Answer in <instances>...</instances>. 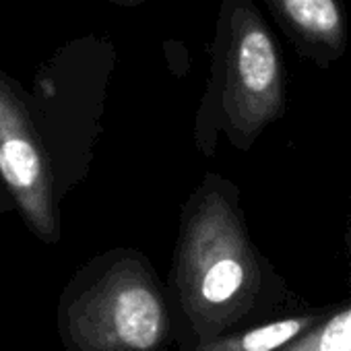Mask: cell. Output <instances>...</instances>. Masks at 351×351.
<instances>
[{
  "mask_svg": "<svg viewBox=\"0 0 351 351\" xmlns=\"http://www.w3.org/2000/svg\"><path fill=\"white\" fill-rule=\"evenodd\" d=\"M112 66L108 42L81 40L42 64L29 89L0 69V180L46 246L62 240V203L91 169Z\"/></svg>",
  "mask_w": 351,
  "mask_h": 351,
  "instance_id": "6da1fadb",
  "label": "cell"
},
{
  "mask_svg": "<svg viewBox=\"0 0 351 351\" xmlns=\"http://www.w3.org/2000/svg\"><path fill=\"white\" fill-rule=\"evenodd\" d=\"M165 285L176 349L310 304L254 244L238 184L217 171H207L182 203Z\"/></svg>",
  "mask_w": 351,
  "mask_h": 351,
  "instance_id": "7a4b0ae2",
  "label": "cell"
},
{
  "mask_svg": "<svg viewBox=\"0 0 351 351\" xmlns=\"http://www.w3.org/2000/svg\"><path fill=\"white\" fill-rule=\"evenodd\" d=\"M56 332L64 351H167L176 345L167 285L138 248L104 250L60 291Z\"/></svg>",
  "mask_w": 351,
  "mask_h": 351,
  "instance_id": "3957f363",
  "label": "cell"
},
{
  "mask_svg": "<svg viewBox=\"0 0 351 351\" xmlns=\"http://www.w3.org/2000/svg\"><path fill=\"white\" fill-rule=\"evenodd\" d=\"M285 114V66L279 46L250 0H223L211 71L195 118V145L213 157L219 138L250 151Z\"/></svg>",
  "mask_w": 351,
  "mask_h": 351,
  "instance_id": "277c9868",
  "label": "cell"
},
{
  "mask_svg": "<svg viewBox=\"0 0 351 351\" xmlns=\"http://www.w3.org/2000/svg\"><path fill=\"white\" fill-rule=\"evenodd\" d=\"M267 5L295 50L310 62L328 69L345 54L349 27L339 0H267Z\"/></svg>",
  "mask_w": 351,
  "mask_h": 351,
  "instance_id": "5b68a950",
  "label": "cell"
},
{
  "mask_svg": "<svg viewBox=\"0 0 351 351\" xmlns=\"http://www.w3.org/2000/svg\"><path fill=\"white\" fill-rule=\"evenodd\" d=\"M332 304L335 302L306 304L281 316L176 351H285L291 343L310 332L330 312Z\"/></svg>",
  "mask_w": 351,
  "mask_h": 351,
  "instance_id": "8992f818",
  "label": "cell"
},
{
  "mask_svg": "<svg viewBox=\"0 0 351 351\" xmlns=\"http://www.w3.org/2000/svg\"><path fill=\"white\" fill-rule=\"evenodd\" d=\"M285 351H351V298L335 302L330 312Z\"/></svg>",
  "mask_w": 351,
  "mask_h": 351,
  "instance_id": "52a82bcc",
  "label": "cell"
},
{
  "mask_svg": "<svg viewBox=\"0 0 351 351\" xmlns=\"http://www.w3.org/2000/svg\"><path fill=\"white\" fill-rule=\"evenodd\" d=\"M15 213V205L11 201V195L7 193L3 180H0V215H11Z\"/></svg>",
  "mask_w": 351,
  "mask_h": 351,
  "instance_id": "ba28073f",
  "label": "cell"
},
{
  "mask_svg": "<svg viewBox=\"0 0 351 351\" xmlns=\"http://www.w3.org/2000/svg\"><path fill=\"white\" fill-rule=\"evenodd\" d=\"M349 184H351V182H349ZM343 242H345V252H347V258H349V256H351V205H349V211H347V223H345Z\"/></svg>",
  "mask_w": 351,
  "mask_h": 351,
  "instance_id": "9c48e42d",
  "label": "cell"
},
{
  "mask_svg": "<svg viewBox=\"0 0 351 351\" xmlns=\"http://www.w3.org/2000/svg\"><path fill=\"white\" fill-rule=\"evenodd\" d=\"M347 291H349V298H351V256L347 258Z\"/></svg>",
  "mask_w": 351,
  "mask_h": 351,
  "instance_id": "30bf717a",
  "label": "cell"
},
{
  "mask_svg": "<svg viewBox=\"0 0 351 351\" xmlns=\"http://www.w3.org/2000/svg\"><path fill=\"white\" fill-rule=\"evenodd\" d=\"M114 3H120V5H138L141 0H114Z\"/></svg>",
  "mask_w": 351,
  "mask_h": 351,
  "instance_id": "8fae6325",
  "label": "cell"
}]
</instances>
